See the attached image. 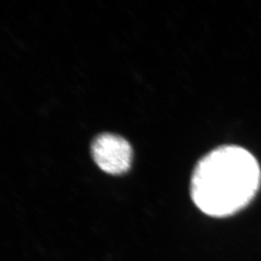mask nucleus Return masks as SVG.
<instances>
[{
    "label": "nucleus",
    "instance_id": "f257e3e1",
    "mask_svg": "<svg viewBox=\"0 0 261 261\" xmlns=\"http://www.w3.org/2000/svg\"><path fill=\"white\" fill-rule=\"evenodd\" d=\"M260 178L259 164L248 150L223 146L198 163L191 178V197L205 214L226 217L249 204Z\"/></svg>",
    "mask_w": 261,
    "mask_h": 261
},
{
    "label": "nucleus",
    "instance_id": "f03ea898",
    "mask_svg": "<svg viewBox=\"0 0 261 261\" xmlns=\"http://www.w3.org/2000/svg\"><path fill=\"white\" fill-rule=\"evenodd\" d=\"M91 155L105 173L120 175L130 168L133 150L125 139L114 134L99 135L91 144Z\"/></svg>",
    "mask_w": 261,
    "mask_h": 261
}]
</instances>
